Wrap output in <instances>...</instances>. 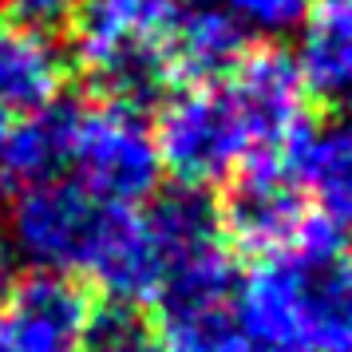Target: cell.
I'll use <instances>...</instances> for the list:
<instances>
[{"mask_svg":"<svg viewBox=\"0 0 352 352\" xmlns=\"http://www.w3.org/2000/svg\"><path fill=\"white\" fill-rule=\"evenodd\" d=\"M80 0H0V12H8L12 24L36 28V32H48L56 24L76 16Z\"/></svg>","mask_w":352,"mask_h":352,"instance_id":"16","label":"cell"},{"mask_svg":"<svg viewBox=\"0 0 352 352\" xmlns=\"http://www.w3.org/2000/svg\"><path fill=\"white\" fill-rule=\"evenodd\" d=\"M139 206H115L91 194L76 178H48L12 190L8 206V245L12 257L52 277H91L96 281L107 257Z\"/></svg>","mask_w":352,"mask_h":352,"instance_id":"3","label":"cell"},{"mask_svg":"<svg viewBox=\"0 0 352 352\" xmlns=\"http://www.w3.org/2000/svg\"><path fill=\"white\" fill-rule=\"evenodd\" d=\"M0 175L12 190L64 175V115L60 103L44 115L20 119L0 151Z\"/></svg>","mask_w":352,"mask_h":352,"instance_id":"12","label":"cell"},{"mask_svg":"<svg viewBox=\"0 0 352 352\" xmlns=\"http://www.w3.org/2000/svg\"><path fill=\"white\" fill-rule=\"evenodd\" d=\"M245 352H281V349H257V344H245Z\"/></svg>","mask_w":352,"mask_h":352,"instance_id":"20","label":"cell"},{"mask_svg":"<svg viewBox=\"0 0 352 352\" xmlns=\"http://www.w3.org/2000/svg\"><path fill=\"white\" fill-rule=\"evenodd\" d=\"M218 214H222L226 238L257 257L297 245L317 222L309 198L297 186V178L289 175L285 162H257L241 170L226 198V210Z\"/></svg>","mask_w":352,"mask_h":352,"instance_id":"7","label":"cell"},{"mask_svg":"<svg viewBox=\"0 0 352 352\" xmlns=\"http://www.w3.org/2000/svg\"><path fill=\"white\" fill-rule=\"evenodd\" d=\"M250 36L234 28L222 12L202 8L194 0L178 4L175 28H170V76L178 83L218 80L245 56Z\"/></svg>","mask_w":352,"mask_h":352,"instance_id":"11","label":"cell"},{"mask_svg":"<svg viewBox=\"0 0 352 352\" xmlns=\"http://www.w3.org/2000/svg\"><path fill=\"white\" fill-rule=\"evenodd\" d=\"M309 4H317L320 24H333V28L352 36V0H309Z\"/></svg>","mask_w":352,"mask_h":352,"instance_id":"17","label":"cell"},{"mask_svg":"<svg viewBox=\"0 0 352 352\" xmlns=\"http://www.w3.org/2000/svg\"><path fill=\"white\" fill-rule=\"evenodd\" d=\"M285 166L320 210V222L336 234H352V115L313 127Z\"/></svg>","mask_w":352,"mask_h":352,"instance_id":"10","label":"cell"},{"mask_svg":"<svg viewBox=\"0 0 352 352\" xmlns=\"http://www.w3.org/2000/svg\"><path fill=\"white\" fill-rule=\"evenodd\" d=\"M8 131H12V119L0 115V151H4V143H8Z\"/></svg>","mask_w":352,"mask_h":352,"instance_id":"19","label":"cell"},{"mask_svg":"<svg viewBox=\"0 0 352 352\" xmlns=\"http://www.w3.org/2000/svg\"><path fill=\"white\" fill-rule=\"evenodd\" d=\"M182 0H80L72 56L111 99L159 91L170 76V28Z\"/></svg>","mask_w":352,"mask_h":352,"instance_id":"4","label":"cell"},{"mask_svg":"<svg viewBox=\"0 0 352 352\" xmlns=\"http://www.w3.org/2000/svg\"><path fill=\"white\" fill-rule=\"evenodd\" d=\"M202 8L222 12L234 28L245 36H261V40H277L301 28L309 0H194Z\"/></svg>","mask_w":352,"mask_h":352,"instance_id":"15","label":"cell"},{"mask_svg":"<svg viewBox=\"0 0 352 352\" xmlns=\"http://www.w3.org/2000/svg\"><path fill=\"white\" fill-rule=\"evenodd\" d=\"M162 175L175 186L206 190L257 162H289L313 131L309 91L293 56L281 48H245L218 80L170 87L151 123Z\"/></svg>","mask_w":352,"mask_h":352,"instance_id":"1","label":"cell"},{"mask_svg":"<svg viewBox=\"0 0 352 352\" xmlns=\"http://www.w3.org/2000/svg\"><path fill=\"white\" fill-rule=\"evenodd\" d=\"M155 301H159L155 333L162 352H245L230 250L175 270L155 293Z\"/></svg>","mask_w":352,"mask_h":352,"instance_id":"6","label":"cell"},{"mask_svg":"<svg viewBox=\"0 0 352 352\" xmlns=\"http://www.w3.org/2000/svg\"><path fill=\"white\" fill-rule=\"evenodd\" d=\"M12 285H16V257L0 250V301L12 293Z\"/></svg>","mask_w":352,"mask_h":352,"instance_id":"18","label":"cell"},{"mask_svg":"<svg viewBox=\"0 0 352 352\" xmlns=\"http://www.w3.org/2000/svg\"><path fill=\"white\" fill-rule=\"evenodd\" d=\"M67 83V60L48 32L0 24V115L32 119L52 111Z\"/></svg>","mask_w":352,"mask_h":352,"instance_id":"9","label":"cell"},{"mask_svg":"<svg viewBox=\"0 0 352 352\" xmlns=\"http://www.w3.org/2000/svg\"><path fill=\"white\" fill-rule=\"evenodd\" d=\"M91 305L67 277L32 273L0 301V352H80Z\"/></svg>","mask_w":352,"mask_h":352,"instance_id":"8","label":"cell"},{"mask_svg":"<svg viewBox=\"0 0 352 352\" xmlns=\"http://www.w3.org/2000/svg\"><path fill=\"white\" fill-rule=\"evenodd\" d=\"M80 352H162L155 324L135 309V305L111 301L87 317Z\"/></svg>","mask_w":352,"mask_h":352,"instance_id":"14","label":"cell"},{"mask_svg":"<svg viewBox=\"0 0 352 352\" xmlns=\"http://www.w3.org/2000/svg\"><path fill=\"white\" fill-rule=\"evenodd\" d=\"M245 344L281 352H352V245L313 222L297 245L257 257L238 285Z\"/></svg>","mask_w":352,"mask_h":352,"instance_id":"2","label":"cell"},{"mask_svg":"<svg viewBox=\"0 0 352 352\" xmlns=\"http://www.w3.org/2000/svg\"><path fill=\"white\" fill-rule=\"evenodd\" d=\"M64 115V178H76L115 206H143L162 178L155 131L131 99L60 103Z\"/></svg>","mask_w":352,"mask_h":352,"instance_id":"5","label":"cell"},{"mask_svg":"<svg viewBox=\"0 0 352 352\" xmlns=\"http://www.w3.org/2000/svg\"><path fill=\"white\" fill-rule=\"evenodd\" d=\"M293 64L301 72L309 99L317 96L333 107L352 111V36L313 20V28L305 32L301 48L293 56Z\"/></svg>","mask_w":352,"mask_h":352,"instance_id":"13","label":"cell"}]
</instances>
